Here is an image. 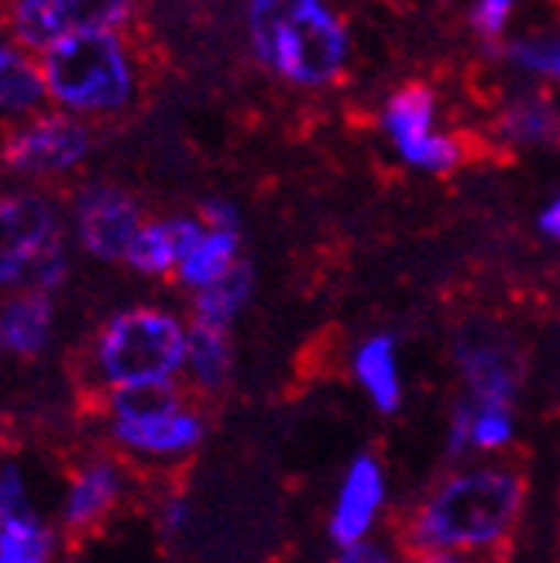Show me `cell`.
Instances as JSON below:
<instances>
[{
	"label": "cell",
	"mask_w": 560,
	"mask_h": 563,
	"mask_svg": "<svg viewBox=\"0 0 560 563\" xmlns=\"http://www.w3.org/2000/svg\"><path fill=\"white\" fill-rule=\"evenodd\" d=\"M523 482L502 467H479L451 477L419 512L416 540L430 550L485 547L506 532L519 512Z\"/></svg>",
	"instance_id": "1"
},
{
	"label": "cell",
	"mask_w": 560,
	"mask_h": 563,
	"mask_svg": "<svg viewBox=\"0 0 560 563\" xmlns=\"http://www.w3.org/2000/svg\"><path fill=\"white\" fill-rule=\"evenodd\" d=\"M251 42L265 66L303 87H320L341 73L348 59V35L323 4H251Z\"/></svg>",
	"instance_id": "2"
},
{
	"label": "cell",
	"mask_w": 560,
	"mask_h": 563,
	"mask_svg": "<svg viewBox=\"0 0 560 563\" xmlns=\"http://www.w3.org/2000/svg\"><path fill=\"white\" fill-rule=\"evenodd\" d=\"M42 79L76 110H118L131 97V66L114 32H79L52 45Z\"/></svg>",
	"instance_id": "3"
},
{
	"label": "cell",
	"mask_w": 560,
	"mask_h": 563,
	"mask_svg": "<svg viewBox=\"0 0 560 563\" xmlns=\"http://www.w3.org/2000/svg\"><path fill=\"white\" fill-rule=\"evenodd\" d=\"M186 361V330L158 309H128L100 336V372L121 388L169 382Z\"/></svg>",
	"instance_id": "4"
},
{
	"label": "cell",
	"mask_w": 560,
	"mask_h": 563,
	"mask_svg": "<svg viewBox=\"0 0 560 563\" xmlns=\"http://www.w3.org/2000/svg\"><path fill=\"white\" fill-rule=\"evenodd\" d=\"M52 251H59V241H55V217L45 200L39 196L0 200V286L32 275Z\"/></svg>",
	"instance_id": "5"
},
{
	"label": "cell",
	"mask_w": 560,
	"mask_h": 563,
	"mask_svg": "<svg viewBox=\"0 0 560 563\" xmlns=\"http://www.w3.org/2000/svg\"><path fill=\"white\" fill-rule=\"evenodd\" d=\"M385 128L409 165L427 168V173H447L458 162L454 141L433 134V97L424 87H406L388 100Z\"/></svg>",
	"instance_id": "6"
},
{
	"label": "cell",
	"mask_w": 560,
	"mask_h": 563,
	"mask_svg": "<svg viewBox=\"0 0 560 563\" xmlns=\"http://www.w3.org/2000/svg\"><path fill=\"white\" fill-rule=\"evenodd\" d=\"M128 18V4H90V0H28L14 8V32L35 48H52L79 32H110Z\"/></svg>",
	"instance_id": "7"
},
{
	"label": "cell",
	"mask_w": 560,
	"mask_h": 563,
	"mask_svg": "<svg viewBox=\"0 0 560 563\" xmlns=\"http://www.w3.org/2000/svg\"><path fill=\"white\" fill-rule=\"evenodd\" d=\"M76 220H79L83 244L103 262L128 258L134 238L142 234L138 207L121 189H110V186H94L83 192L76 203Z\"/></svg>",
	"instance_id": "8"
},
{
	"label": "cell",
	"mask_w": 560,
	"mask_h": 563,
	"mask_svg": "<svg viewBox=\"0 0 560 563\" xmlns=\"http://www.w3.org/2000/svg\"><path fill=\"white\" fill-rule=\"evenodd\" d=\"M87 131L69 118H42L32 128H24L21 134L11 137V145L4 152L8 165H14L18 173H63V168L76 165L87 155Z\"/></svg>",
	"instance_id": "9"
},
{
	"label": "cell",
	"mask_w": 560,
	"mask_h": 563,
	"mask_svg": "<svg viewBox=\"0 0 560 563\" xmlns=\"http://www.w3.org/2000/svg\"><path fill=\"white\" fill-rule=\"evenodd\" d=\"M385 498L382 471L372 457H358L344 477V488L338 495V509L330 516V537L338 540L344 550L358 547L361 537L375 522V512Z\"/></svg>",
	"instance_id": "10"
},
{
	"label": "cell",
	"mask_w": 560,
	"mask_h": 563,
	"mask_svg": "<svg viewBox=\"0 0 560 563\" xmlns=\"http://www.w3.org/2000/svg\"><path fill=\"white\" fill-rule=\"evenodd\" d=\"M461 375L471 388L474 402L509 406L516 391V361L495 341H461L458 344Z\"/></svg>",
	"instance_id": "11"
},
{
	"label": "cell",
	"mask_w": 560,
	"mask_h": 563,
	"mask_svg": "<svg viewBox=\"0 0 560 563\" xmlns=\"http://www.w3.org/2000/svg\"><path fill=\"white\" fill-rule=\"evenodd\" d=\"M207 231L200 223L193 220H165V223H149L142 228V234L134 238L131 251H128V262L138 268V272H149V275H158V272H169L176 262L183 265V258L189 251L200 244Z\"/></svg>",
	"instance_id": "12"
},
{
	"label": "cell",
	"mask_w": 560,
	"mask_h": 563,
	"mask_svg": "<svg viewBox=\"0 0 560 563\" xmlns=\"http://www.w3.org/2000/svg\"><path fill=\"white\" fill-rule=\"evenodd\" d=\"M114 433L121 443L145 450V454H183V450L196 446L204 437L200 419L189 412H173L149 422H118Z\"/></svg>",
	"instance_id": "13"
},
{
	"label": "cell",
	"mask_w": 560,
	"mask_h": 563,
	"mask_svg": "<svg viewBox=\"0 0 560 563\" xmlns=\"http://www.w3.org/2000/svg\"><path fill=\"white\" fill-rule=\"evenodd\" d=\"M52 302L45 292H24L0 309V341L18 354H39L48 341Z\"/></svg>",
	"instance_id": "14"
},
{
	"label": "cell",
	"mask_w": 560,
	"mask_h": 563,
	"mask_svg": "<svg viewBox=\"0 0 560 563\" xmlns=\"http://www.w3.org/2000/svg\"><path fill=\"white\" fill-rule=\"evenodd\" d=\"M354 372L358 382L369 388V396L382 412H396L403 388H399V368H396V347H392L388 336H375L354 357Z\"/></svg>",
	"instance_id": "15"
},
{
	"label": "cell",
	"mask_w": 560,
	"mask_h": 563,
	"mask_svg": "<svg viewBox=\"0 0 560 563\" xmlns=\"http://www.w3.org/2000/svg\"><path fill=\"white\" fill-rule=\"evenodd\" d=\"M238 268V234L207 231L179 265L183 282L196 289H210Z\"/></svg>",
	"instance_id": "16"
},
{
	"label": "cell",
	"mask_w": 560,
	"mask_h": 563,
	"mask_svg": "<svg viewBox=\"0 0 560 563\" xmlns=\"http://www.w3.org/2000/svg\"><path fill=\"white\" fill-rule=\"evenodd\" d=\"M118 474L114 467L107 464H94L83 471L73 488H69V498H66V522L69 526H87L94 522L97 516H103L110 505L118 498Z\"/></svg>",
	"instance_id": "17"
},
{
	"label": "cell",
	"mask_w": 560,
	"mask_h": 563,
	"mask_svg": "<svg viewBox=\"0 0 560 563\" xmlns=\"http://www.w3.org/2000/svg\"><path fill=\"white\" fill-rule=\"evenodd\" d=\"M186 361L196 375V382L217 388L231 372V351H228V336L223 327H210L196 320L193 330L186 333Z\"/></svg>",
	"instance_id": "18"
},
{
	"label": "cell",
	"mask_w": 560,
	"mask_h": 563,
	"mask_svg": "<svg viewBox=\"0 0 560 563\" xmlns=\"http://www.w3.org/2000/svg\"><path fill=\"white\" fill-rule=\"evenodd\" d=\"M45 97V79L11 48H0V114H24Z\"/></svg>",
	"instance_id": "19"
},
{
	"label": "cell",
	"mask_w": 560,
	"mask_h": 563,
	"mask_svg": "<svg viewBox=\"0 0 560 563\" xmlns=\"http://www.w3.org/2000/svg\"><path fill=\"white\" fill-rule=\"evenodd\" d=\"M118 422H149L179 412V396L173 382H145V385H128L118 388L114 396Z\"/></svg>",
	"instance_id": "20"
},
{
	"label": "cell",
	"mask_w": 560,
	"mask_h": 563,
	"mask_svg": "<svg viewBox=\"0 0 560 563\" xmlns=\"http://www.w3.org/2000/svg\"><path fill=\"white\" fill-rule=\"evenodd\" d=\"M248 292H251V268L238 262V268L228 278H220L210 289H200V296H196V320L210 327H228L244 306Z\"/></svg>",
	"instance_id": "21"
},
{
	"label": "cell",
	"mask_w": 560,
	"mask_h": 563,
	"mask_svg": "<svg viewBox=\"0 0 560 563\" xmlns=\"http://www.w3.org/2000/svg\"><path fill=\"white\" fill-rule=\"evenodd\" d=\"M557 114L553 107L529 97V100H519L506 110V118H502V131H506L516 145H540V141H550L557 134Z\"/></svg>",
	"instance_id": "22"
},
{
	"label": "cell",
	"mask_w": 560,
	"mask_h": 563,
	"mask_svg": "<svg viewBox=\"0 0 560 563\" xmlns=\"http://www.w3.org/2000/svg\"><path fill=\"white\" fill-rule=\"evenodd\" d=\"M48 537L39 522L0 526V563H45Z\"/></svg>",
	"instance_id": "23"
},
{
	"label": "cell",
	"mask_w": 560,
	"mask_h": 563,
	"mask_svg": "<svg viewBox=\"0 0 560 563\" xmlns=\"http://www.w3.org/2000/svg\"><path fill=\"white\" fill-rule=\"evenodd\" d=\"M513 440V412L509 406H482L471 402V446L495 450Z\"/></svg>",
	"instance_id": "24"
},
{
	"label": "cell",
	"mask_w": 560,
	"mask_h": 563,
	"mask_svg": "<svg viewBox=\"0 0 560 563\" xmlns=\"http://www.w3.org/2000/svg\"><path fill=\"white\" fill-rule=\"evenodd\" d=\"M11 522H35L32 501H28V492H24V477L18 467L0 471V526H11Z\"/></svg>",
	"instance_id": "25"
},
{
	"label": "cell",
	"mask_w": 560,
	"mask_h": 563,
	"mask_svg": "<svg viewBox=\"0 0 560 563\" xmlns=\"http://www.w3.org/2000/svg\"><path fill=\"white\" fill-rule=\"evenodd\" d=\"M509 59L523 69L560 79V42H516L509 45Z\"/></svg>",
	"instance_id": "26"
},
{
	"label": "cell",
	"mask_w": 560,
	"mask_h": 563,
	"mask_svg": "<svg viewBox=\"0 0 560 563\" xmlns=\"http://www.w3.org/2000/svg\"><path fill=\"white\" fill-rule=\"evenodd\" d=\"M509 11H513V4H502V0H482V4L471 8V24L479 27L482 35L498 38L502 32H506Z\"/></svg>",
	"instance_id": "27"
},
{
	"label": "cell",
	"mask_w": 560,
	"mask_h": 563,
	"mask_svg": "<svg viewBox=\"0 0 560 563\" xmlns=\"http://www.w3.org/2000/svg\"><path fill=\"white\" fill-rule=\"evenodd\" d=\"M204 220L210 223V231H223V234H238V210L223 200H210L204 203Z\"/></svg>",
	"instance_id": "28"
},
{
	"label": "cell",
	"mask_w": 560,
	"mask_h": 563,
	"mask_svg": "<svg viewBox=\"0 0 560 563\" xmlns=\"http://www.w3.org/2000/svg\"><path fill=\"white\" fill-rule=\"evenodd\" d=\"M333 563H392V560L372 543H358V547H348Z\"/></svg>",
	"instance_id": "29"
},
{
	"label": "cell",
	"mask_w": 560,
	"mask_h": 563,
	"mask_svg": "<svg viewBox=\"0 0 560 563\" xmlns=\"http://www.w3.org/2000/svg\"><path fill=\"white\" fill-rule=\"evenodd\" d=\"M540 231H547L550 238L560 241V200H553V203L540 213Z\"/></svg>",
	"instance_id": "30"
},
{
	"label": "cell",
	"mask_w": 560,
	"mask_h": 563,
	"mask_svg": "<svg viewBox=\"0 0 560 563\" xmlns=\"http://www.w3.org/2000/svg\"><path fill=\"white\" fill-rule=\"evenodd\" d=\"M0 48H4V45H0Z\"/></svg>",
	"instance_id": "31"
}]
</instances>
